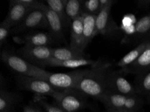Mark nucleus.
Masks as SVG:
<instances>
[{"mask_svg": "<svg viewBox=\"0 0 150 112\" xmlns=\"http://www.w3.org/2000/svg\"><path fill=\"white\" fill-rule=\"evenodd\" d=\"M111 67L108 62L98 60L96 65L88 69L76 89L100 101L107 91V77Z\"/></svg>", "mask_w": 150, "mask_h": 112, "instance_id": "1", "label": "nucleus"}, {"mask_svg": "<svg viewBox=\"0 0 150 112\" xmlns=\"http://www.w3.org/2000/svg\"><path fill=\"white\" fill-rule=\"evenodd\" d=\"M87 70L88 69L77 70L69 73H52L37 67L33 77L44 80L54 88L65 90L76 89L77 85Z\"/></svg>", "mask_w": 150, "mask_h": 112, "instance_id": "2", "label": "nucleus"}, {"mask_svg": "<svg viewBox=\"0 0 150 112\" xmlns=\"http://www.w3.org/2000/svg\"><path fill=\"white\" fill-rule=\"evenodd\" d=\"M16 80L20 89L30 91L36 95L50 96L57 100L61 95V92L57 91L55 88L44 80L22 75H18Z\"/></svg>", "mask_w": 150, "mask_h": 112, "instance_id": "3", "label": "nucleus"}, {"mask_svg": "<svg viewBox=\"0 0 150 112\" xmlns=\"http://www.w3.org/2000/svg\"><path fill=\"white\" fill-rule=\"evenodd\" d=\"M53 48L50 46H23L18 52L25 61L44 69L48 61L53 58Z\"/></svg>", "mask_w": 150, "mask_h": 112, "instance_id": "4", "label": "nucleus"}, {"mask_svg": "<svg viewBox=\"0 0 150 112\" xmlns=\"http://www.w3.org/2000/svg\"><path fill=\"white\" fill-rule=\"evenodd\" d=\"M86 96L76 89L63 90L58 99L55 100L58 106L65 112H77L88 106Z\"/></svg>", "mask_w": 150, "mask_h": 112, "instance_id": "5", "label": "nucleus"}, {"mask_svg": "<svg viewBox=\"0 0 150 112\" xmlns=\"http://www.w3.org/2000/svg\"><path fill=\"white\" fill-rule=\"evenodd\" d=\"M36 29L48 30V23L46 15L44 10L41 8V6L39 8L31 11L23 20V21L17 26L13 28L12 34L28 33L35 31Z\"/></svg>", "mask_w": 150, "mask_h": 112, "instance_id": "6", "label": "nucleus"}, {"mask_svg": "<svg viewBox=\"0 0 150 112\" xmlns=\"http://www.w3.org/2000/svg\"><path fill=\"white\" fill-rule=\"evenodd\" d=\"M1 59L9 68L18 75L33 77L36 66L29 63L20 56L8 51H3L1 53Z\"/></svg>", "mask_w": 150, "mask_h": 112, "instance_id": "7", "label": "nucleus"}, {"mask_svg": "<svg viewBox=\"0 0 150 112\" xmlns=\"http://www.w3.org/2000/svg\"><path fill=\"white\" fill-rule=\"evenodd\" d=\"M123 75L119 70H110L107 77V90L126 96L137 95L135 86Z\"/></svg>", "mask_w": 150, "mask_h": 112, "instance_id": "8", "label": "nucleus"}, {"mask_svg": "<svg viewBox=\"0 0 150 112\" xmlns=\"http://www.w3.org/2000/svg\"><path fill=\"white\" fill-rule=\"evenodd\" d=\"M112 6H108L101 9L96 16L97 35L111 36L120 30V27L111 16L110 10Z\"/></svg>", "mask_w": 150, "mask_h": 112, "instance_id": "9", "label": "nucleus"}, {"mask_svg": "<svg viewBox=\"0 0 150 112\" xmlns=\"http://www.w3.org/2000/svg\"><path fill=\"white\" fill-rule=\"evenodd\" d=\"M13 40L23 46H50L56 40L49 32L33 31L22 36H15Z\"/></svg>", "mask_w": 150, "mask_h": 112, "instance_id": "10", "label": "nucleus"}, {"mask_svg": "<svg viewBox=\"0 0 150 112\" xmlns=\"http://www.w3.org/2000/svg\"><path fill=\"white\" fill-rule=\"evenodd\" d=\"M33 10L25 6L22 0H12L10 1L8 13L4 21L13 28L19 25Z\"/></svg>", "mask_w": 150, "mask_h": 112, "instance_id": "11", "label": "nucleus"}, {"mask_svg": "<svg viewBox=\"0 0 150 112\" xmlns=\"http://www.w3.org/2000/svg\"><path fill=\"white\" fill-rule=\"evenodd\" d=\"M41 8L44 10L48 23V30L56 40H65V25L61 18L43 2Z\"/></svg>", "mask_w": 150, "mask_h": 112, "instance_id": "12", "label": "nucleus"}, {"mask_svg": "<svg viewBox=\"0 0 150 112\" xmlns=\"http://www.w3.org/2000/svg\"><path fill=\"white\" fill-rule=\"evenodd\" d=\"M150 70V42L139 58L129 67L122 68L119 71L122 75L142 74Z\"/></svg>", "mask_w": 150, "mask_h": 112, "instance_id": "13", "label": "nucleus"}, {"mask_svg": "<svg viewBox=\"0 0 150 112\" xmlns=\"http://www.w3.org/2000/svg\"><path fill=\"white\" fill-rule=\"evenodd\" d=\"M83 32V24L82 15L77 19L73 20L71 23V34H70V42L69 46L84 51Z\"/></svg>", "mask_w": 150, "mask_h": 112, "instance_id": "14", "label": "nucleus"}, {"mask_svg": "<svg viewBox=\"0 0 150 112\" xmlns=\"http://www.w3.org/2000/svg\"><path fill=\"white\" fill-rule=\"evenodd\" d=\"M53 58L60 61H67L88 58V55L83 51L69 46L68 47L53 48Z\"/></svg>", "mask_w": 150, "mask_h": 112, "instance_id": "15", "label": "nucleus"}, {"mask_svg": "<svg viewBox=\"0 0 150 112\" xmlns=\"http://www.w3.org/2000/svg\"><path fill=\"white\" fill-rule=\"evenodd\" d=\"M96 16L97 15L83 13V46L84 50L96 36Z\"/></svg>", "mask_w": 150, "mask_h": 112, "instance_id": "16", "label": "nucleus"}, {"mask_svg": "<svg viewBox=\"0 0 150 112\" xmlns=\"http://www.w3.org/2000/svg\"><path fill=\"white\" fill-rule=\"evenodd\" d=\"M127 97L126 95L107 90L102 96L100 101L104 104L105 108L123 110Z\"/></svg>", "mask_w": 150, "mask_h": 112, "instance_id": "17", "label": "nucleus"}, {"mask_svg": "<svg viewBox=\"0 0 150 112\" xmlns=\"http://www.w3.org/2000/svg\"><path fill=\"white\" fill-rule=\"evenodd\" d=\"M97 61H94L92 59L83 58V59H74V60L60 61L51 58L47 64V67H64V68H78L85 66H93L97 63Z\"/></svg>", "mask_w": 150, "mask_h": 112, "instance_id": "18", "label": "nucleus"}, {"mask_svg": "<svg viewBox=\"0 0 150 112\" xmlns=\"http://www.w3.org/2000/svg\"><path fill=\"white\" fill-rule=\"evenodd\" d=\"M149 42V40H145L139 43L135 49L126 54L123 57H122L117 62L116 65L118 67L120 68V69H122V68H125L132 65L139 58V56L142 54V52L145 51Z\"/></svg>", "mask_w": 150, "mask_h": 112, "instance_id": "19", "label": "nucleus"}, {"mask_svg": "<svg viewBox=\"0 0 150 112\" xmlns=\"http://www.w3.org/2000/svg\"><path fill=\"white\" fill-rule=\"evenodd\" d=\"M135 87L138 95L150 101V70L136 75Z\"/></svg>", "mask_w": 150, "mask_h": 112, "instance_id": "20", "label": "nucleus"}, {"mask_svg": "<svg viewBox=\"0 0 150 112\" xmlns=\"http://www.w3.org/2000/svg\"><path fill=\"white\" fill-rule=\"evenodd\" d=\"M150 37V12L139 20L135 24V38L144 42Z\"/></svg>", "mask_w": 150, "mask_h": 112, "instance_id": "21", "label": "nucleus"}, {"mask_svg": "<svg viewBox=\"0 0 150 112\" xmlns=\"http://www.w3.org/2000/svg\"><path fill=\"white\" fill-rule=\"evenodd\" d=\"M18 97L14 93L4 89L0 91V112H12L18 101Z\"/></svg>", "mask_w": 150, "mask_h": 112, "instance_id": "22", "label": "nucleus"}, {"mask_svg": "<svg viewBox=\"0 0 150 112\" xmlns=\"http://www.w3.org/2000/svg\"><path fill=\"white\" fill-rule=\"evenodd\" d=\"M67 2V0H47L45 3L51 10H53L61 18L65 26L68 24L71 25V23L67 17L65 11Z\"/></svg>", "mask_w": 150, "mask_h": 112, "instance_id": "23", "label": "nucleus"}, {"mask_svg": "<svg viewBox=\"0 0 150 112\" xmlns=\"http://www.w3.org/2000/svg\"><path fill=\"white\" fill-rule=\"evenodd\" d=\"M67 17L70 23L83 15V1L81 0H67L66 8Z\"/></svg>", "mask_w": 150, "mask_h": 112, "instance_id": "24", "label": "nucleus"}, {"mask_svg": "<svg viewBox=\"0 0 150 112\" xmlns=\"http://www.w3.org/2000/svg\"><path fill=\"white\" fill-rule=\"evenodd\" d=\"M144 105V98L139 95L127 97L123 111L127 112H139Z\"/></svg>", "mask_w": 150, "mask_h": 112, "instance_id": "25", "label": "nucleus"}, {"mask_svg": "<svg viewBox=\"0 0 150 112\" xmlns=\"http://www.w3.org/2000/svg\"><path fill=\"white\" fill-rule=\"evenodd\" d=\"M100 0H85L83 1V12L90 15H97L100 11Z\"/></svg>", "mask_w": 150, "mask_h": 112, "instance_id": "26", "label": "nucleus"}, {"mask_svg": "<svg viewBox=\"0 0 150 112\" xmlns=\"http://www.w3.org/2000/svg\"><path fill=\"white\" fill-rule=\"evenodd\" d=\"M34 101L36 104L41 106L47 112H65L58 106H54V105H52L47 102L42 97V96L36 95L34 98Z\"/></svg>", "mask_w": 150, "mask_h": 112, "instance_id": "27", "label": "nucleus"}, {"mask_svg": "<svg viewBox=\"0 0 150 112\" xmlns=\"http://www.w3.org/2000/svg\"><path fill=\"white\" fill-rule=\"evenodd\" d=\"M12 27L7 24L4 20L0 24V46L1 47L6 42L9 35L12 34Z\"/></svg>", "mask_w": 150, "mask_h": 112, "instance_id": "28", "label": "nucleus"}, {"mask_svg": "<svg viewBox=\"0 0 150 112\" xmlns=\"http://www.w3.org/2000/svg\"><path fill=\"white\" fill-rule=\"evenodd\" d=\"M23 112H42L39 109L32 105H28L25 106L23 109Z\"/></svg>", "mask_w": 150, "mask_h": 112, "instance_id": "29", "label": "nucleus"}, {"mask_svg": "<svg viewBox=\"0 0 150 112\" xmlns=\"http://www.w3.org/2000/svg\"><path fill=\"white\" fill-rule=\"evenodd\" d=\"M137 4L141 8H147L150 6L149 0H139L137 1Z\"/></svg>", "mask_w": 150, "mask_h": 112, "instance_id": "30", "label": "nucleus"}, {"mask_svg": "<svg viewBox=\"0 0 150 112\" xmlns=\"http://www.w3.org/2000/svg\"><path fill=\"white\" fill-rule=\"evenodd\" d=\"M100 8L102 9L108 6H112L115 4V1L112 0H100Z\"/></svg>", "mask_w": 150, "mask_h": 112, "instance_id": "31", "label": "nucleus"}, {"mask_svg": "<svg viewBox=\"0 0 150 112\" xmlns=\"http://www.w3.org/2000/svg\"><path fill=\"white\" fill-rule=\"evenodd\" d=\"M106 112H127L123 110H118V109H109L106 108Z\"/></svg>", "mask_w": 150, "mask_h": 112, "instance_id": "32", "label": "nucleus"}]
</instances>
